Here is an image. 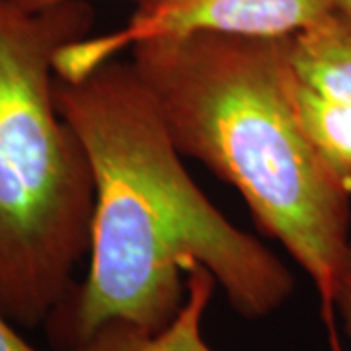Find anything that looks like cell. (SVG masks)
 <instances>
[{
	"label": "cell",
	"mask_w": 351,
	"mask_h": 351,
	"mask_svg": "<svg viewBox=\"0 0 351 351\" xmlns=\"http://www.w3.org/2000/svg\"><path fill=\"white\" fill-rule=\"evenodd\" d=\"M334 0H149L137 4L123 29L88 36L59 51L55 71L75 78L141 41L184 34H225L242 38H285L322 22Z\"/></svg>",
	"instance_id": "277c9868"
},
{
	"label": "cell",
	"mask_w": 351,
	"mask_h": 351,
	"mask_svg": "<svg viewBox=\"0 0 351 351\" xmlns=\"http://www.w3.org/2000/svg\"><path fill=\"white\" fill-rule=\"evenodd\" d=\"M287 100L338 184L351 195V18L341 10L279 38Z\"/></svg>",
	"instance_id": "5b68a950"
},
{
	"label": "cell",
	"mask_w": 351,
	"mask_h": 351,
	"mask_svg": "<svg viewBox=\"0 0 351 351\" xmlns=\"http://www.w3.org/2000/svg\"><path fill=\"white\" fill-rule=\"evenodd\" d=\"M336 311H338V318L341 320L343 330H346L351 351V244L348 256H346V262H343V267H341V276H339Z\"/></svg>",
	"instance_id": "52a82bcc"
},
{
	"label": "cell",
	"mask_w": 351,
	"mask_h": 351,
	"mask_svg": "<svg viewBox=\"0 0 351 351\" xmlns=\"http://www.w3.org/2000/svg\"><path fill=\"white\" fill-rule=\"evenodd\" d=\"M186 301L162 330H145L123 320L101 324L73 351H217L203 336V320L211 304L217 279L201 263L186 276Z\"/></svg>",
	"instance_id": "8992f818"
},
{
	"label": "cell",
	"mask_w": 351,
	"mask_h": 351,
	"mask_svg": "<svg viewBox=\"0 0 351 351\" xmlns=\"http://www.w3.org/2000/svg\"><path fill=\"white\" fill-rule=\"evenodd\" d=\"M55 101L86 149L96 189L86 277L45 322L55 350L73 351L112 320L162 330L186 301L195 263L246 320L291 299L287 265L188 174L133 63L113 57L75 78L55 75Z\"/></svg>",
	"instance_id": "6da1fadb"
},
{
	"label": "cell",
	"mask_w": 351,
	"mask_h": 351,
	"mask_svg": "<svg viewBox=\"0 0 351 351\" xmlns=\"http://www.w3.org/2000/svg\"><path fill=\"white\" fill-rule=\"evenodd\" d=\"M334 2H336L338 10H341L343 14H348L351 18V0H334Z\"/></svg>",
	"instance_id": "30bf717a"
},
{
	"label": "cell",
	"mask_w": 351,
	"mask_h": 351,
	"mask_svg": "<svg viewBox=\"0 0 351 351\" xmlns=\"http://www.w3.org/2000/svg\"><path fill=\"white\" fill-rule=\"evenodd\" d=\"M0 351H41L27 343L12 322L0 313Z\"/></svg>",
	"instance_id": "ba28073f"
},
{
	"label": "cell",
	"mask_w": 351,
	"mask_h": 351,
	"mask_svg": "<svg viewBox=\"0 0 351 351\" xmlns=\"http://www.w3.org/2000/svg\"><path fill=\"white\" fill-rule=\"evenodd\" d=\"M16 6L24 8L27 12H39V10H45L51 6H59V4H66V2H76V0H10ZM137 4L143 2H149V0H135Z\"/></svg>",
	"instance_id": "9c48e42d"
},
{
	"label": "cell",
	"mask_w": 351,
	"mask_h": 351,
	"mask_svg": "<svg viewBox=\"0 0 351 351\" xmlns=\"http://www.w3.org/2000/svg\"><path fill=\"white\" fill-rule=\"evenodd\" d=\"M92 25L86 0H0V313L24 330L45 326L90 252L94 174L55 101V61Z\"/></svg>",
	"instance_id": "3957f363"
},
{
	"label": "cell",
	"mask_w": 351,
	"mask_h": 351,
	"mask_svg": "<svg viewBox=\"0 0 351 351\" xmlns=\"http://www.w3.org/2000/svg\"><path fill=\"white\" fill-rule=\"evenodd\" d=\"M176 149L239 189L258 226L311 277L330 351L351 244V195L314 151L287 100L279 38L184 34L131 47Z\"/></svg>",
	"instance_id": "7a4b0ae2"
}]
</instances>
